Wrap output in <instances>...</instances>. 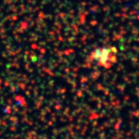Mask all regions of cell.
<instances>
[{
  "instance_id": "1",
  "label": "cell",
  "mask_w": 139,
  "mask_h": 139,
  "mask_svg": "<svg viewBox=\"0 0 139 139\" xmlns=\"http://www.w3.org/2000/svg\"><path fill=\"white\" fill-rule=\"evenodd\" d=\"M117 50L115 47H102L97 49L93 53V59L100 66L110 68L116 61Z\"/></svg>"
}]
</instances>
